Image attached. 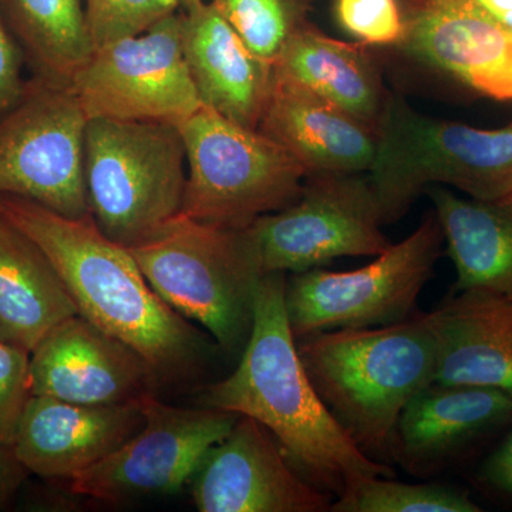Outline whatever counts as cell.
Wrapping results in <instances>:
<instances>
[{"mask_svg":"<svg viewBox=\"0 0 512 512\" xmlns=\"http://www.w3.org/2000/svg\"><path fill=\"white\" fill-rule=\"evenodd\" d=\"M187 154L177 124L90 119L86 187L106 237L137 247L183 211Z\"/></svg>","mask_w":512,"mask_h":512,"instance_id":"cell-6","label":"cell"},{"mask_svg":"<svg viewBox=\"0 0 512 512\" xmlns=\"http://www.w3.org/2000/svg\"><path fill=\"white\" fill-rule=\"evenodd\" d=\"M32 77L72 86L94 45L84 0H0Z\"/></svg>","mask_w":512,"mask_h":512,"instance_id":"cell-24","label":"cell"},{"mask_svg":"<svg viewBox=\"0 0 512 512\" xmlns=\"http://www.w3.org/2000/svg\"><path fill=\"white\" fill-rule=\"evenodd\" d=\"M340 28L365 46H397L404 37L400 0H335Z\"/></svg>","mask_w":512,"mask_h":512,"instance_id":"cell-28","label":"cell"},{"mask_svg":"<svg viewBox=\"0 0 512 512\" xmlns=\"http://www.w3.org/2000/svg\"><path fill=\"white\" fill-rule=\"evenodd\" d=\"M399 49L478 96L512 101V30L476 0H402Z\"/></svg>","mask_w":512,"mask_h":512,"instance_id":"cell-14","label":"cell"},{"mask_svg":"<svg viewBox=\"0 0 512 512\" xmlns=\"http://www.w3.org/2000/svg\"><path fill=\"white\" fill-rule=\"evenodd\" d=\"M0 215L45 252L79 315L136 350L158 386L204 375L215 346L151 288L128 248L106 237L92 215L64 217L9 195H0Z\"/></svg>","mask_w":512,"mask_h":512,"instance_id":"cell-1","label":"cell"},{"mask_svg":"<svg viewBox=\"0 0 512 512\" xmlns=\"http://www.w3.org/2000/svg\"><path fill=\"white\" fill-rule=\"evenodd\" d=\"M87 124L72 86L32 77L19 103L0 117V195L25 198L64 217L92 215Z\"/></svg>","mask_w":512,"mask_h":512,"instance_id":"cell-9","label":"cell"},{"mask_svg":"<svg viewBox=\"0 0 512 512\" xmlns=\"http://www.w3.org/2000/svg\"><path fill=\"white\" fill-rule=\"evenodd\" d=\"M157 387L136 350L82 315L64 320L30 353L33 396L116 406L140 402Z\"/></svg>","mask_w":512,"mask_h":512,"instance_id":"cell-15","label":"cell"},{"mask_svg":"<svg viewBox=\"0 0 512 512\" xmlns=\"http://www.w3.org/2000/svg\"><path fill=\"white\" fill-rule=\"evenodd\" d=\"M143 400L90 406L32 396L20 417L13 451L28 473L70 480L140 431L146 421Z\"/></svg>","mask_w":512,"mask_h":512,"instance_id":"cell-16","label":"cell"},{"mask_svg":"<svg viewBox=\"0 0 512 512\" xmlns=\"http://www.w3.org/2000/svg\"><path fill=\"white\" fill-rule=\"evenodd\" d=\"M285 286V274L264 276L237 369L202 389L201 406L259 421L292 466L333 500L359 478L394 477L390 464L357 448L316 393L289 326Z\"/></svg>","mask_w":512,"mask_h":512,"instance_id":"cell-2","label":"cell"},{"mask_svg":"<svg viewBox=\"0 0 512 512\" xmlns=\"http://www.w3.org/2000/svg\"><path fill=\"white\" fill-rule=\"evenodd\" d=\"M26 60L0 5V117L19 103L29 80L23 77Z\"/></svg>","mask_w":512,"mask_h":512,"instance_id":"cell-30","label":"cell"},{"mask_svg":"<svg viewBox=\"0 0 512 512\" xmlns=\"http://www.w3.org/2000/svg\"><path fill=\"white\" fill-rule=\"evenodd\" d=\"M491 16L512 30V0H476Z\"/></svg>","mask_w":512,"mask_h":512,"instance_id":"cell-33","label":"cell"},{"mask_svg":"<svg viewBox=\"0 0 512 512\" xmlns=\"http://www.w3.org/2000/svg\"><path fill=\"white\" fill-rule=\"evenodd\" d=\"M332 512H480L460 488L439 483L410 484L370 476L349 484L330 505Z\"/></svg>","mask_w":512,"mask_h":512,"instance_id":"cell-25","label":"cell"},{"mask_svg":"<svg viewBox=\"0 0 512 512\" xmlns=\"http://www.w3.org/2000/svg\"><path fill=\"white\" fill-rule=\"evenodd\" d=\"M200 512H325L333 498L292 466L259 421L239 416L194 476Z\"/></svg>","mask_w":512,"mask_h":512,"instance_id":"cell-13","label":"cell"},{"mask_svg":"<svg viewBox=\"0 0 512 512\" xmlns=\"http://www.w3.org/2000/svg\"><path fill=\"white\" fill-rule=\"evenodd\" d=\"M436 382L503 390L512 397V298L483 289L451 293L429 313Z\"/></svg>","mask_w":512,"mask_h":512,"instance_id":"cell-19","label":"cell"},{"mask_svg":"<svg viewBox=\"0 0 512 512\" xmlns=\"http://www.w3.org/2000/svg\"><path fill=\"white\" fill-rule=\"evenodd\" d=\"M183 46L202 106L258 130L274 66L256 57L208 0L183 10Z\"/></svg>","mask_w":512,"mask_h":512,"instance_id":"cell-18","label":"cell"},{"mask_svg":"<svg viewBox=\"0 0 512 512\" xmlns=\"http://www.w3.org/2000/svg\"><path fill=\"white\" fill-rule=\"evenodd\" d=\"M128 251L174 311L207 329L218 348L241 355L266 275L245 229L215 227L180 212Z\"/></svg>","mask_w":512,"mask_h":512,"instance_id":"cell-5","label":"cell"},{"mask_svg":"<svg viewBox=\"0 0 512 512\" xmlns=\"http://www.w3.org/2000/svg\"><path fill=\"white\" fill-rule=\"evenodd\" d=\"M367 173L306 175L298 200L258 218L247 231L268 274H298L346 256L390 247Z\"/></svg>","mask_w":512,"mask_h":512,"instance_id":"cell-10","label":"cell"},{"mask_svg":"<svg viewBox=\"0 0 512 512\" xmlns=\"http://www.w3.org/2000/svg\"><path fill=\"white\" fill-rule=\"evenodd\" d=\"M483 476L491 487L512 495V431L485 461Z\"/></svg>","mask_w":512,"mask_h":512,"instance_id":"cell-31","label":"cell"},{"mask_svg":"<svg viewBox=\"0 0 512 512\" xmlns=\"http://www.w3.org/2000/svg\"><path fill=\"white\" fill-rule=\"evenodd\" d=\"M76 315V303L45 252L0 215V342L32 353Z\"/></svg>","mask_w":512,"mask_h":512,"instance_id":"cell-21","label":"cell"},{"mask_svg":"<svg viewBox=\"0 0 512 512\" xmlns=\"http://www.w3.org/2000/svg\"><path fill=\"white\" fill-rule=\"evenodd\" d=\"M248 49L274 66L285 47L311 25L313 0H208Z\"/></svg>","mask_w":512,"mask_h":512,"instance_id":"cell-26","label":"cell"},{"mask_svg":"<svg viewBox=\"0 0 512 512\" xmlns=\"http://www.w3.org/2000/svg\"><path fill=\"white\" fill-rule=\"evenodd\" d=\"M258 130L284 147L306 175L367 173L376 156L375 128L276 76Z\"/></svg>","mask_w":512,"mask_h":512,"instance_id":"cell-20","label":"cell"},{"mask_svg":"<svg viewBox=\"0 0 512 512\" xmlns=\"http://www.w3.org/2000/svg\"><path fill=\"white\" fill-rule=\"evenodd\" d=\"M296 346L340 427L365 456L392 466L400 414L436 382L437 343L429 313L380 328L316 333Z\"/></svg>","mask_w":512,"mask_h":512,"instance_id":"cell-3","label":"cell"},{"mask_svg":"<svg viewBox=\"0 0 512 512\" xmlns=\"http://www.w3.org/2000/svg\"><path fill=\"white\" fill-rule=\"evenodd\" d=\"M367 47L332 39L311 23L285 47L274 73L377 131L389 94Z\"/></svg>","mask_w":512,"mask_h":512,"instance_id":"cell-22","label":"cell"},{"mask_svg":"<svg viewBox=\"0 0 512 512\" xmlns=\"http://www.w3.org/2000/svg\"><path fill=\"white\" fill-rule=\"evenodd\" d=\"M32 396L30 353L0 342V443L13 446L20 417Z\"/></svg>","mask_w":512,"mask_h":512,"instance_id":"cell-29","label":"cell"},{"mask_svg":"<svg viewBox=\"0 0 512 512\" xmlns=\"http://www.w3.org/2000/svg\"><path fill=\"white\" fill-rule=\"evenodd\" d=\"M187 154L183 214L228 229H247L301 195L306 171L259 130L201 106L177 124Z\"/></svg>","mask_w":512,"mask_h":512,"instance_id":"cell-7","label":"cell"},{"mask_svg":"<svg viewBox=\"0 0 512 512\" xmlns=\"http://www.w3.org/2000/svg\"><path fill=\"white\" fill-rule=\"evenodd\" d=\"M511 420L512 397L503 390L431 383L400 414L393 463L414 477L434 476Z\"/></svg>","mask_w":512,"mask_h":512,"instance_id":"cell-17","label":"cell"},{"mask_svg":"<svg viewBox=\"0 0 512 512\" xmlns=\"http://www.w3.org/2000/svg\"><path fill=\"white\" fill-rule=\"evenodd\" d=\"M424 192L456 268L453 292L483 289L512 298V191L493 200L461 198L441 185Z\"/></svg>","mask_w":512,"mask_h":512,"instance_id":"cell-23","label":"cell"},{"mask_svg":"<svg viewBox=\"0 0 512 512\" xmlns=\"http://www.w3.org/2000/svg\"><path fill=\"white\" fill-rule=\"evenodd\" d=\"M367 177L383 225L402 220L431 185L493 200L512 191V123L485 130L434 119L389 94Z\"/></svg>","mask_w":512,"mask_h":512,"instance_id":"cell-4","label":"cell"},{"mask_svg":"<svg viewBox=\"0 0 512 512\" xmlns=\"http://www.w3.org/2000/svg\"><path fill=\"white\" fill-rule=\"evenodd\" d=\"M143 409L146 421L140 431L96 466L70 478L72 493L110 504L175 493L197 474L239 417L211 407L170 406L156 393L143 400Z\"/></svg>","mask_w":512,"mask_h":512,"instance_id":"cell-12","label":"cell"},{"mask_svg":"<svg viewBox=\"0 0 512 512\" xmlns=\"http://www.w3.org/2000/svg\"><path fill=\"white\" fill-rule=\"evenodd\" d=\"M204 2V0H183V10L190 9L192 6L198 5V3Z\"/></svg>","mask_w":512,"mask_h":512,"instance_id":"cell-34","label":"cell"},{"mask_svg":"<svg viewBox=\"0 0 512 512\" xmlns=\"http://www.w3.org/2000/svg\"><path fill=\"white\" fill-rule=\"evenodd\" d=\"M94 49L141 35L183 9V0H84Z\"/></svg>","mask_w":512,"mask_h":512,"instance_id":"cell-27","label":"cell"},{"mask_svg":"<svg viewBox=\"0 0 512 512\" xmlns=\"http://www.w3.org/2000/svg\"><path fill=\"white\" fill-rule=\"evenodd\" d=\"M90 119L178 124L202 106L183 46V10L141 35L96 47L73 77Z\"/></svg>","mask_w":512,"mask_h":512,"instance_id":"cell-11","label":"cell"},{"mask_svg":"<svg viewBox=\"0 0 512 512\" xmlns=\"http://www.w3.org/2000/svg\"><path fill=\"white\" fill-rule=\"evenodd\" d=\"M444 241L436 212L409 237L353 271L312 268L286 279L285 305L296 342L316 333L396 325L416 315Z\"/></svg>","mask_w":512,"mask_h":512,"instance_id":"cell-8","label":"cell"},{"mask_svg":"<svg viewBox=\"0 0 512 512\" xmlns=\"http://www.w3.org/2000/svg\"><path fill=\"white\" fill-rule=\"evenodd\" d=\"M26 468L20 464L13 446L0 443V510L8 507L26 477Z\"/></svg>","mask_w":512,"mask_h":512,"instance_id":"cell-32","label":"cell"}]
</instances>
